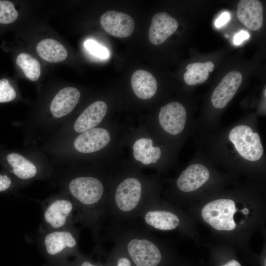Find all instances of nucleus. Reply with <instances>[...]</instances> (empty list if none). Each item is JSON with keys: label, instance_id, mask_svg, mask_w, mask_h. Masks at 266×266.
<instances>
[{"label": "nucleus", "instance_id": "nucleus-1", "mask_svg": "<svg viewBox=\"0 0 266 266\" xmlns=\"http://www.w3.org/2000/svg\"><path fill=\"white\" fill-rule=\"evenodd\" d=\"M229 138L237 153L244 159L255 162L262 157L264 147L260 136L249 126L239 125L235 126L230 131Z\"/></svg>", "mask_w": 266, "mask_h": 266}, {"label": "nucleus", "instance_id": "nucleus-2", "mask_svg": "<svg viewBox=\"0 0 266 266\" xmlns=\"http://www.w3.org/2000/svg\"><path fill=\"white\" fill-rule=\"evenodd\" d=\"M236 211L233 200L219 199L205 205L201 210V216L214 229L218 231H231L236 227L233 220Z\"/></svg>", "mask_w": 266, "mask_h": 266}, {"label": "nucleus", "instance_id": "nucleus-3", "mask_svg": "<svg viewBox=\"0 0 266 266\" xmlns=\"http://www.w3.org/2000/svg\"><path fill=\"white\" fill-rule=\"evenodd\" d=\"M71 196L80 205L90 207L96 204L103 193V186L98 179L91 176L78 177L68 185Z\"/></svg>", "mask_w": 266, "mask_h": 266}, {"label": "nucleus", "instance_id": "nucleus-4", "mask_svg": "<svg viewBox=\"0 0 266 266\" xmlns=\"http://www.w3.org/2000/svg\"><path fill=\"white\" fill-rule=\"evenodd\" d=\"M74 208L68 199L57 198L44 204L43 221L44 231L67 228Z\"/></svg>", "mask_w": 266, "mask_h": 266}, {"label": "nucleus", "instance_id": "nucleus-5", "mask_svg": "<svg viewBox=\"0 0 266 266\" xmlns=\"http://www.w3.org/2000/svg\"><path fill=\"white\" fill-rule=\"evenodd\" d=\"M38 243L48 255L56 256L74 248L77 242L73 233L66 228L44 231L39 238Z\"/></svg>", "mask_w": 266, "mask_h": 266}, {"label": "nucleus", "instance_id": "nucleus-6", "mask_svg": "<svg viewBox=\"0 0 266 266\" xmlns=\"http://www.w3.org/2000/svg\"><path fill=\"white\" fill-rule=\"evenodd\" d=\"M158 118L161 127L166 133L176 135L184 129L187 113L182 104L172 101L161 107Z\"/></svg>", "mask_w": 266, "mask_h": 266}, {"label": "nucleus", "instance_id": "nucleus-7", "mask_svg": "<svg viewBox=\"0 0 266 266\" xmlns=\"http://www.w3.org/2000/svg\"><path fill=\"white\" fill-rule=\"evenodd\" d=\"M127 249L136 266H157L161 261L159 249L147 239H132L129 242Z\"/></svg>", "mask_w": 266, "mask_h": 266}, {"label": "nucleus", "instance_id": "nucleus-8", "mask_svg": "<svg viewBox=\"0 0 266 266\" xmlns=\"http://www.w3.org/2000/svg\"><path fill=\"white\" fill-rule=\"evenodd\" d=\"M100 23L107 33L120 38L131 35L134 28V22L131 16L115 10H109L103 14Z\"/></svg>", "mask_w": 266, "mask_h": 266}, {"label": "nucleus", "instance_id": "nucleus-9", "mask_svg": "<svg viewBox=\"0 0 266 266\" xmlns=\"http://www.w3.org/2000/svg\"><path fill=\"white\" fill-rule=\"evenodd\" d=\"M242 76L237 71L227 73L216 87L211 97V101L217 109L224 108L233 99L240 86Z\"/></svg>", "mask_w": 266, "mask_h": 266}, {"label": "nucleus", "instance_id": "nucleus-10", "mask_svg": "<svg viewBox=\"0 0 266 266\" xmlns=\"http://www.w3.org/2000/svg\"><path fill=\"white\" fill-rule=\"evenodd\" d=\"M141 195V184L134 178H128L117 187L115 199L118 207L124 212L133 210L138 204Z\"/></svg>", "mask_w": 266, "mask_h": 266}, {"label": "nucleus", "instance_id": "nucleus-11", "mask_svg": "<svg viewBox=\"0 0 266 266\" xmlns=\"http://www.w3.org/2000/svg\"><path fill=\"white\" fill-rule=\"evenodd\" d=\"M110 140V134L106 130L96 128L81 133L75 138L74 146L81 153H90L102 149Z\"/></svg>", "mask_w": 266, "mask_h": 266}, {"label": "nucleus", "instance_id": "nucleus-12", "mask_svg": "<svg viewBox=\"0 0 266 266\" xmlns=\"http://www.w3.org/2000/svg\"><path fill=\"white\" fill-rule=\"evenodd\" d=\"M178 26L176 20L168 14L164 12L155 14L149 29V41L154 45L162 44L176 31Z\"/></svg>", "mask_w": 266, "mask_h": 266}, {"label": "nucleus", "instance_id": "nucleus-13", "mask_svg": "<svg viewBox=\"0 0 266 266\" xmlns=\"http://www.w3.org/2000/svg\"><path fill=\"white\" fill-rule=\"evenodd\" d=\"M236 15L239 21L249 30L255 31L263 24V6L258 0H241L237 6Z\"/></svg>", "mask_w": 266, "mask_h": 266}, {"label": "nucleus", "instance_id": "nucleus-14", "mask_svg": "<svg viewBox=\"0 0 266 266\" xmlns=\"http://www.w3.org/2000/svg\"><path fill=\"white\" fill-rule=\"evenodd\" d=\"M209 176V171L205 166L200 164H192L181 173L177 179V186L183 192H193L206 183Z\"/></svg>", "mask_w": 266, "mask_h": 266}, {"label": "nucleus", "instance_id": "nucleus-15", "mask_svg": "<svg viewBox=\"0 0 266 266\" xmlns=\"http://www.w3.org/2000/svg\"><path fill=\"white\" fill-rule=\"evenodd\" d=\"M80 97L79 91L74 87L61 89L55 96L50 104V111L56 118H60L70 113L78 103Z\"/></svg>", "mask_w": 266, "mask_h": 266}, {"label": "nucleus", "instance_id": "nucleus-16", "mask_svg": "<svg viewBox=\"0 0 266 266\" xmlns=\"http://www.w3.org/2000/svg\"><path fill=\"white\" fill-rule=\"evenodd\" d=\"M107 110V104L103 101H96L80 114L75 121L74 129L77 133H83L94 128L100 123Z\"/></svg>", "mask_w": 266, "mask_h": 266}, {"label": "nucleus", "instance_id": "nucleus-17", "mask_svg": "<svg viewBox=\"0 0 266 266\" xmlns=\"http://www.w3.org/2000/svg\"><path fill=\"white\" fill-rule=\"evenodd\" d=\"M131 85L135 95L143 100L150 99L157 90V82L149 72L139 69L134 71L131 77Z\"/></svg>", "mask_w": 266, "mask_h": 266}, {"label": "nucleus", "instance_id": "nucleus-18", "mask_svg": "<svg viewBox=\"0 0 266 266\" xmlns=\"http://www.w3.org/2000/svg\"><path fill=\"white\" fill-rule=\"evenodd\" d=\"M36 51L43 60L50 63H58L67 56L66 48L59 41L50 38L40 41L36 45Z\"/></svg>", "mask_w": 266, "mask_h": 266}, {"label": "nucleus", "instance_id": "nucleus-19", "mask_svg": "<svg viewBox=\"0 0 266 266\" xmlns=\"http://www.w3.org/2000/svg\"><path fill=\"white\" fill-rule=\"evenodd\" d=\"M159 147L153 146V141L149 138H141L135 141L133 145L134 158L144 165L156 163L161 157Z\"/></svg>", "mask_w": 266, "mask_h": 266}, {"label": "nucleus", "instance_id": "nucleus-20", "mask_svg": "<svg viewBox=\"0 0 266 266\" xmlns=\"http://www.w3.org/2000/svg\"><path fill=\"white\" fill-rule=\"evenodd\" d=\"M144 220L149 225L163 231L174 229L179 223L177 216L164 210L148 211L145 214Z\"/></svg>", "mask_w": 266, "mask_h": 266}, {"label": "nucleus", "instance_id": "nucleus-21", "mask_svg": "<svg viewBox=\"0 0 266 266\" xmlns=\"http://www.w3.org/2000/svg\"><path fill=\"white\" fill-rule=\"evenodd\" d=\"M186 69L187 70L183 75L184 80L187 85L193 86L202 84L207 80L209 73L214 69V65L210 61L196 62L188 65Z\"/></svg>", "mask_w": 266, "mask_h": 266}, {"label": "nucleus", "instance_id": "nucleus-22", "mask_svg": "<svg viewBox=\"0 0 266 266\" xmlns=\"http://www.w3.org/2000/svg\"><path fill=\"white\" fill-rule=\"evenodd\" d=\"M7 161L12 167L14 174L21 179H29L36 174L37 169L35 166L19 154H9L7 156Z\"/></svg>", "mask_w": 266, "mask_h": 266}, {"label": "nucleus", "instance_id": "nucleus-23", "mask_svg": "<svg viewBox=\"0 0 266 266\" xmlns=\"http://www.w3.org/2000/svg\"><path fill=\"white\" fill-rule=\"evenodd\" d=\"M16 64L27 78L33 81L38 79L41 73L40 64L32 56L27 53H21L17 57Z\"/></svg>", "mask_w": 266, "mask_h": 266}, {"label": "nucleus", "instance_id": "nucleus-24", "mask_svg": "<svg viewBox=\"0 0 266 266\" xmlns=\"http://www.w3.org/2000/svg\"><path fill=\"white\" fill-rule=\"evenodd\" d=\"M18 16V11L12 2L0 0V23H12L17 19Z\"/></svg>", "mask_w": 266, "mask_h": 266}, {"label": "nucleus", "instance_id": "nucleus-25", "mask_svg": "<svg viewBox=\"0 0 266 266\" xmlns=\"http://www.w3.org/2000/svg\"><path fill=\"white\" fill-rule=\"evenodd\" d=\"M84 46L90 54L97 58L105 59L109 57V52L107 48L93 39L86 40Z\"/></svg>", "mask_w": 266, "mask_h": 266}, {"label": "nucleus", "instance_id": "nucleus-26", "mask_svg": "<svg viewBox=\"0 0 266 266\" xmlns=\"http://www.w3.org/2000/svg\"><path fill=\"white\" fill-rule=\"evenodd\" d=\"M16 97V91L8 80L5 78L0 79V103L11 101Z\"/></svg>", "mask_w": 266, "mask_h": 266}, {"label": "nucleus", "instance_id": "nucleus-27", "mask_svg": "<svg viewBox=\"0 0 266 266\" xmlns=\"http://www.w3.org/2000/svg\"><path fill=\"white\" fill-rule=\"evenodd\" d=\"M249 37V33L244 31H241L236 34L234 36L233 43L235 45L241 44L244 40L248 39Z\"/></svg>", "mask_w": 266, "mask_h": 266}, {"label": "nucleus", "instance_id": "nucleus-28", "mask_svg": "<svg viewBox=\"0 0 266 266\" xmlns=\"http://www.w3.org/2000/svg\"><path fill=\"white\" fill-rule=\"evenodd\" d=\"M11 184L10 178L6 175L0 174V192L7 190Z\"/></svg>", "mask_w": 266, "mask_h": 266}, {"label": "nucleus", "instance_id": "nucleus-29", "mask_svg": "<svg viewBox=\"0 0 266 266\" xmlns=\"http://www.w3.org/2000/svg\"><path fill=\"white\" fill-rule=\"evenodd\" d=\"M230 18V14L225 12L223 13L216 20L215 26L217 28H220L227 23Z\"/></svg>", "mask_w": 266, "mask_h": 266}, {"label": "nucleus", "instance_id": "nucleus-30", "mask_svg": "<svg viewBox=\"0 0 266 266\" xmlns=\"http://www.w3.org/2000/svg\"><path fill=\"white\" fill-rule=\"evenodd\" d=\"M117 266H132V265L128 258L123 257L119 259Z\"/></svg>", "mask_w": 266, "mask_h": 266}, {"label": "nucleus", "instance_id": "nucleus-31", "mask_svg": "<svg viewBox=\"0 0 266 266\" xmlns=\"http://www.w3.org/2000/svg\"><path fill=\"white\" fill-rule=\"evenodd\" d=\"M221 266H241V265L238 263L237 261L232 260L228 263H227L226 264L222 265Z\"/></svg>", "mask_w": 266, "mask_h": 266}, {"label": "nucleus", "instance_id": "nucleus-32", "mask_svg": "<svg viewBox=\"0 0 266 266\" xmlns=\"http://www.w3.org/2000/svg\"><path fill=\"white\" fill-rule=\"evenodd\" d=\"M81 266H99L92 264V263H91L90 262L88 261H84L81 264Z\"/></svg>", "mask_w": 266, "mask_h": 266}, {"label": "nucleus", "instance_id": "nucleus-33", "mask_svg": "<svg viewBox=\"0 0 266 266\" xmlns=\"http://www.w3.org/2000/svg\"><path fill=\"white\" fill-rule=\"evenodd\" d=\"M243 214L246 215L249 213V210L247 208H244L241 210Z\"/></svg>", "mask_w": 266, "mask_h": 266}]
</instances>
